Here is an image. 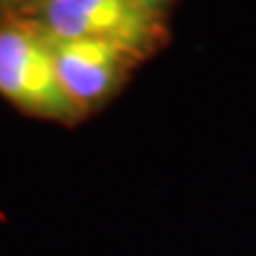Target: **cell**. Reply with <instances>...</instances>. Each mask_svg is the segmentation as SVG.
Masks as SVG:
<instances>
[{
	"label": "cell",
	"mask_w": 256,
	"mask_h": 256,
	"mask_svg": "<svg viewBox=\"0 0 256 256\" xmlns=\"http://www.w3.org/2000/svg\"><path fill=\"white\" fill-rule=\"evenodd\" d=\"M60 84L82 114L111 98L141 60L137 52L98 38H52Z\"/></svg>",
	"instance_id": "obj_3"
},
{
	"label": "cell",
	"mask_w": 256,
	"mask_h": 256,
	"mask_svg": "<svg viewBox=\"0 0 256 256\" xmlns=\"http://www.w3.org/2000/svg\"><path fill=\"white\" fill-rule=\"evenodd\" d=\"M143 2H146L152 11H156V13H162V15H164V9L169 6L171 0H143Z\"/></svg>",
	"instance_id": "obj_4"
},
{
	"label": "cell",
	"mask_w": 256,
	"mask_h": 256,
	"mask_svg": "<svg viewBox=\"0 0 256 256\" xmlns=\"http://www.w3.org/2000/svg\"><path fill=\"white\" fill-rule=\"evenodd\" d=\"M38 15L52 38H98L143 58L166 43L164 15L143 0H43Z\"/></svg>",
	"instance_id": "obj_2"
},
{
	"label": "cell",
	"mask_w": 256,
	"mask_h": 256,
	"mask_svg": "<svg viewBox=\"0 0 256 256\" xmlns=\"http://www.w3.org/2000/svg\"><path fill=\"white\" fill-rule=\"evenodd\" d=\"M0 94L30 116L64 124L82 118L60 84L52 36L38 22L0 26Z\"/></svg>",
	"instance_id": "obj_1"
},
{
	"label": "cell",
	"mask_w": 256,
	"mask_h": 256,
	"mask_svg": "<svg viewBox=\"0 0 256 256\" xmlns=\"http://www.w3.org/2000/svg\"><path fill=\"white\" fill-rule=\"evenodd\" d=\"M6 2H13V4H22V2H38V4H41L43 0H6Z\"/></svg>",
	"instance_id": "obj_5"
}]
</instances>
